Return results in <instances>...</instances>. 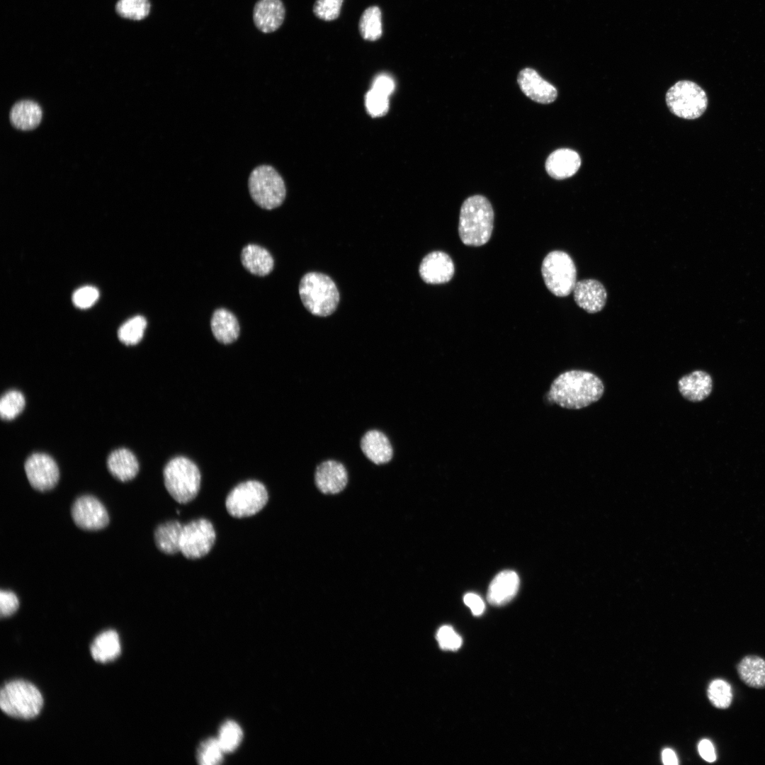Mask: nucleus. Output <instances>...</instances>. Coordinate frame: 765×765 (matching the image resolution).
<instances>
[{"label":"nucleus","instance_id":"nucleus-43","mask_svg":"<svg viewBox=\"0 0 765 765\" xmlns=\"http://www.w3.org/2000/svg\"><path fill=\"white\" fill-rule=\"evenodd\" d=\"M698 749L701 756L706 761L713 762L716 760L715 748L710 740H702L698 744Z\"/></svg>","mask_w":765,"mask_h":765},{"label":"nucleus","instance_id":"nucleus-32","mask_svg":"<svg viewBox=\"0 0 765 765\" xmlns=\"http://www.w3.org/2000/svg\"><path fill=\"white\" fill-rule=\"evenodd\" d=\"M149 0H118L115 11L123 18L140 21L146 18L150 11Z\"/></svg>","mask_w":765,"mask_h":765},{"label":"nucleus","instance_id":"nucleus-35","mask_svg":"<svg viewBox=\"0 0 765 765\" xmlns=\"http://www.w3.org/2000/svg\"><path fill=\"white\" fill-rule=\"evenodd\" d=\"M225 752L217 738L203 741L198 749V761L202 765H215L223 760Z\"/></svg>","mask_w":765,"mask_h":765},{"label":"nucleus","instance_id":"nucleus-13","mask_svg":"<svg viewBox=\"0 0 765 765\" xmlns=\"http://www.w3.org/2000/svg\"><path fill=\"white\" fill-rule=\"evenodd\" d=\"M455 267L450 256L441 251H434L426 255L419 265L421 279L429 284H441L451 280Z\"/></svg>","mask_w":765,"mask_h":765},{"label":"nucleus","instance_id":"nucleus-30","mask_svg":"<svg viewBox=\"0 0 765 765\" xmlns=\"http://www.w3.org/2000/svg\"><path fill=\"white\" fill-rule=\"evenodd\" d=\"M147 321L142 316H135L125 322L118 329L119 340L126 345H135L143 337Z\"/></svg>","mask_w":765,"mask_h":765},{"label":"nucleus","instance_id":"nucleus-29","mask_svg":"<svg viewBox=\"0 0 765 765\" xmlns=\"http://www.w3.org/2000/svg\"><path fill=\"white\" fill-rule=\"evenodd\" d=\"M358 30L361 37L366 40L375 41L381 37L382 30L381 11L379 7L372 6L363 11L359 20Z\"/></svg>","mask_w":765,"mask_h":765},{"label":"nucleus","instance_id":"nucleus-23","mask_svg":"<svg viewBox=\"0 0 765 765\" xmlns=\"http://www.w3.org/2000/svg\"><path fill=\"white\" fill-rule=\"evenodd\" d=\"M241 261L249 272L259 276L269 274L273 268V259L271 254L256 244H248L243 248Z\"/></svg>","mask_w":765,"mask_h":765},{"label":"nucleus","instance_id":"nucleus-16","mask_svg":"<svg viewBox=\"0 0 765 765\" xmlns=\"http://www.w3.org/2000/svg\"><path fill=\"white\" fill-rule=\"evenodd\" d=\"M573 293L577 305L589 313L601 311L606 302L607 293L604 286L594 279L577 282Z\"/></svg>","mask_w":765,"mask_h":765},{"label":"nucleus","instance_id":"nucleus-22","mask_svg":"<svg viewBox=\"0 0 765 765\" xmlns=\"http://www.w3.org/2000/svg\"><path fill=\"white\" fill-rule=\"evenodd\" d=\"M107 467L111 475L122 482L132 480L139 471L137 458L130 450L123 448L110 453Z\"/></svg>","mask_w":765,"mask_h":765},{"label":"nucleus","instance_id":"nucleus-37","mask_svg":"<svg viewBox=\"0 0 765 765\" xmlns=\"http://www.w3.org/2000/svg\"><path fill=\"white\" fill-rule=\"evenodd\" d=\"M366 106L373 117L382 116L389 108L388 96L371 89L366 96Z\"/></svg>","mask_w":765,"mask_h":765},{"label":"nucleus","instance_id":"nucleus-36","mask_svg":"<svg viewBox=\"0 0 765 765\" xmlns=\"http://www.w3.org/2000/svg\"><path fill=\"white\" fill-rule=\"evenodd\" d=\"M344 0H316L313 6V13L319 19L330 21L336 19L339 14Z\"/></svg>","mask_w":765,"mask_h":765},{"label":"nucleus","instance_id":"nucleus-44","mask_svg":"<svg viewBox=\"0 0 765 765\" xmlns=\"http://www.w3.org/2000/svg\"><path fill=\"white\" fill-rule=\"evenodd\" d=\"M662 761L667 765H676L678 764L677 757L673 750L665 749L662 752Z\"/></svg>","mask_w":765,"mask_h":765},{"label":"nucleus","instance_id":"nucleus-26","mask_svg":"<svg viewBox=\"0 0 765 765\" xmlns=\"http://www.w3.org/2000/svg\"><path fill=\"white\" fill-rule=\"evenodd\" d=\"M42 119V110L32 101L24 100L15 103L10 112L11 124L18 129L30 130L35 128Z\"/></svg>","mask_w":765,"mask_h":765},{"label":"nucleus","instance_id":"nucleus-10","mask_svg":"<svg viewBox=\"0 0 765 765\" xmlns=\"http://www.w3.org/2000/svg\"><path fill=\"white\" fill-rule=\"evenodd\" d=\"M215 538V531L209 520L203 518L193 520L183 525L181 552L188 559L201 558L210 551Z\"/></svg>","mask_w":765,"mask_h":765},{"label":"nucleus","instance_id":"nucleus-21","mask_svg":"<svg viewBox=\"0 0 765 765\" xmlns=\"http://www.w3.org/2000/svg\"><path fill=\"white\" fill-rule=\"evenodd\" d=\"M681 395L691 402H700L706 399L711 392L712 378L703 370H695L684 375L678 381Z\"/></svg>","mask_w":765,"mask_h":765},{"label":"nucleus","instance_id":"nucleus-18","mask_svg":"<svg viewBox=\"0 0 765 765\" xmlns=\"http://www.w3.org/2000/svg\"><path fill=\"white\" fill-rule=\"evenodd\" d=\"M581 165L579 154L570 149L562 148L552 152L545 162V169L553 178L562 180L574 175Z\"/></svg>","mask_w":765,"mask_h":765},{"label":"nucleus","instance_id":"nucleus-11","mask_svg":"<svg viewBox=\"0 0 765 765\" xmlns=\"http://www.w3.org/2000/svg\"><path fill=\"white\" fill-rule=\"evenodd\" d=\"M30 484L36 490L45 492L52 489L60 477L59 468L50 455L35 453L30 455L24 465Z\"/></svg>","mask_w":765,"mask_h":765},{"label":"nucleus","instance_id":"nucleus-38","mask_svg":"<svg viewBox=\"0 0 765 765\" xmlns=\"http://www.w3.org/2000/svg\"><path fill=\"white\" fill-rule=\"evenodd\" d=\"M436 640L440 647L444 650H458L462 645V638L449 625L441 627L436 633Z\"/></svg>","mask_w":765,"mask_h":765},{"label":"nucleus","instance_id":"nucleus-5","mask_svg":"<svg viewBox=\"0 0 765 765\" xmlns=\"http://www.w3.org/2000/svg\"><path fill=\"white\" fill-rule=\"evenodd\" d=\"M163 474L166 489L177 502L188 503L198 495L201 476L198 468L188 458L178 456L171 459Z\"/></svg>","mask_w":765,"mask_h":765},{"label":"nucleus","instance_id":"nucleus-42","mask_svg":"<svg viewBox=\"0 0 765 765\" xmlns=\"http://www.w3.org/2000/svg\"><path fill=\"white\" fill-rule=\"evenodd\" d=\"M464 603L470 609L474 616H480L484 611V603L477 594L468 593L464 596Z\"/></svg>","mask_w":765,"mask_h":765},{"label":"nucleus","instance_id":"nucleus-1","mask_svg":"<svg viewBox=\"0 0 765 765\" xmlns=\"http://www.w3.org/2000/svg\"><path fill=\"white\" fill-rule=\"evenodd\" d=\"M604 386L595 374L580 370L562 373L551 382L546 394L549 402L568 409H579L598 401Z\"/></svg>","mask_w":765,"mask_h":765},{"label":"nucleus","instance_id":"nucleus-9","mask_svg":"<svg viewBox=\"0 0 765 765\" xmlns=\"http://www.w3.org/2000/svg\"><path fill=\"white\" fill-rule=\"evenodd\" d=\"M268 500L266 487L259 481L248 480L230 491L225 500V506L230 515L241 518L259 512Z\"/></svg>","mask_w":765,"mask_h":765},{"label":"nucleus","instance_id":"nucleus-31","mask_svg":"<svg viewBox=\"0 0 765 765\" xmlns=\"http://www.w3.org/2000/svg\"><path fill=\"white\" fill-rule=\"evenodd\" d=\"M242 737L240 726L233 720H227L221 725L217 739L225 753H230L239 747Z\"/></svg>","mask_w":765,"mask_h":765},{"label":"nucleus","instance_id":"nucleus-2","mask_svg":"<svg viewBox=\"0 0 765 765\" xmlns=\"http://www.w3.org/2000/svg\"><path fill=\"white\" fill-rule=\"evenodd\" d=\"M494 225V210L484 196L475 195L465 199L460 211L458 234L467 246H480L490 239Z\"/></svg>","mask_w":765,"mask_h":765},{"label":"nucleus","instance_id":"nucleus-25","mask_svg":"<svg viewBox=\"0 0 765 765\" xmlns=\"http://www.w3.org/2000/svg\"><path fill=\"white\" fill-rule=\"evenodd\" d=\"M183 525L178 521L162 523L154 531V542L157 548L167 555L181 552V540Z\"/></svg>","mask_w":765,"mask_h":765},{"label":"nucleus","instance_id":"nucleus-20","mask_svg":"<svg viewBox=\"0 0 765 765\" xmlns=\"http://www.w3.org/2000/svg\"><path fill=\"white\" fill-rule=\"evenodd\" d=\"M361 448L364 455L377 465L387 463L392 458L393 450L390 440L378 430H370L364 434Z\"/></svg>","mask_w":765,"mask_h":765},{"label":"nucleus","instance_id":"nucleus-14","mask_svg":"<svg viewBox=\"0 0 765 765\" xmlns=\"http://www.w3.org/2000/svg\"><path fill=\"white\" fill-rule=\"evenodd\" d=\"M517 82L522 92L535 102L548 104L557 96L556 88L543 79L533 69L525 68L520 71Z\"/></svg>","mask_w":765,"mask_h":765},{"label":"nucleus","instance_id":"nucleus-17","mask_svg":"<svg viewBox=\"0 0 765 765\" xmlns=\"http://www.w3.org/2000/svg\"><path fill=\"white\" fill-rule=\"evenodd\" d=\"M285 14V7L280 0H259L254 7L253 20L260 31L269 33L281 26Z\"/></svg>","mask_w":765,"mask_h":765},{"label":"nucleus","instance_id":"nucleus-19","mask_svg":"<svg viewBox=\"0 0 765 765\" xmlns=\"http://www.w3.org/2000/svg\"><path fill=\"white\" fill-rule=\"evenodd\" d=\"M519 577L512 570H504L491 582L487 591V600L494 606H502L509 602L519 587Z\"/></svg>","mask_w":765,"mask_h":765},{"label":"nucleus","instance_id":"nucleus-12","mask_svg":"<svg viewBox=\"0 0 765 765\" xmlns=\"http://www.w3.org/2000/svg\"><path fill=\"white\" fill-rule=\"evenodd\" d=\"M71 514L74 523L84 530H100L109 522L108 514L103 504L91 495L77 498L72 506Z\"/></svg>","mask_w":765,"mask_h":765},{"label":"nucleus","instance_id":"nucleus-15","mask_svg":"<svg viewBox=\"0 0 765 765\" xmlns=\"http://www.w3.org/2000/svg\"><path fill=\"white\" fill-rule=\"evenodd\" d=\"M314 482L324 494H337L341 492L348 482V475L344 465L333 460L320 463L315 470Z\"/></svg>","mask_w":765,"mask_h":765},{"label":"nucleus","instance_id":"nucleus-40","mask_svg":"<svg viewBox=\"0 0 765 765\" xmlns=\"http://www.w3.org/2000/svg\"><path fill=\"white\" fill-rule=\"evenodd\" d=\"M19 605L16 595L11 591L1 590L0 592V613L1 617H8L13 614Z\"/></svg>","mask_w":765,"mask_h":765},{"label":"nucleus","instance_id":"nucleus-3","mask_svg":"<svg viewBox=\"0 0 765 765\" xmlns=\"http://www.w3.org/2000/svg\"><path fill=\"white\" fill-rule=\"evenodd\" d=\"M299 294L305 307L312 314L327 317L336 309L339 293L328 276L310 272L304 275L299 285Z\"/></svg>","mask_w":765,"mask_h":765},{"label":"nucleus","instance_id":"nucleus-4","mask_svg":"<svg viewBox=\"0 0 765 765\" xmlns=\"http://www.w3.org/2000/svg\"><path fill=\"white\" fill-rule=\"evenodd\" d=\"M43 698L35 686L23 680L6 683L1 690L0 707L6 715L20 719H32L40 712Z\"/></svg>","mask_w":765,"mask_h":765},{"label":"nucleus","instance_id":"nucleus-39","mask_svg":"<svg viewBox=\"0 0 765 765\" xmlns=\"http://www.w3.org/2000/svg\"><path fill=\"white\" fill-rule=\"evenodd\" d=\"M98 290L93 286H84L76 290L72 296L74 304L81 309L92 306L98 300Z\"/></svg>","mask_w":765,"mask_h":765},{"label":"nucleus","instance_id":"nucleus-24","mask_svg":"<svg viewBox=\"0 0 765 765\" xmlns=\"http://www.w3.org/2000/svg\"><path fill=\"white\" fill-rule=\"evenodd\" d=\"M210 326L213 336L222 344H231L239 336L238 321L232 312L225 309L221 308L214 312Z\"/></svg>","mask_w":765,"mask_h":765},{"label":"nucleus","instance_id":"nucleus-28","mask_svg":"<svg viewBox=\"0 0 765 765\" xmlns=\"http://www.w3.org/2000/svg\"><path fill=\"white\" fill-rule=\"evenodd\" d=\"M741 680L748 686L765 688V659L756 655L743 657L737 665Z\"/></svg>","mask_w":765,"mask_h":765},{"label":"nucleus","instance_id":"nucleus-33","mask_svg":"<svg viewBox=\"0 0 765 765\" xmlns=\"http://www.w3.org/2000/svg\"><path fill=\"white\" fill-rule=\"evenodd\" d=\"M708 698L717 708H727L732 701V691L728 682L722 679L712 681L707 690Z\"/></svg>","mask_w":765,"mask_h":765},{"label":"nucleus","instance_id":"nucleus-41","mask_svg":"<svg viewBox=\"0 0 765 765\" xmlns=\"http://www.w3.org/2000/svg\"><path fill=\"white\" fill-rule=\"evenodd\" d=\"M395 84L392 77L385 74H379L374 79L372 89L389 97L395 90Z\"/></svg>","mask_w":765,"mask_h":765},{"label":"nucleus","instance_id":"nucleus-6","mask_svg":"<svg viewBox=\"0 0 765 765\" xmlns=\"http://www.w3.org/2000/svg\"><path fill=\"white\" fill-rule=\"evenodd\" d=\"M248 185L251 198L264 209L278 208L285 200L286 189L284 181L271 166L256 167L250 174Z\"/></svg>","mask_w":765,"mask_h":765},{"label":"nucleus","instance_id":"nucleus-7","mask_svg":"<svg viewBox=\"0 0 765 765\" xmlns=\"http://www.w3.org/2000/svg\"><path fill=\"white\" fill-rule=\"evenodd\" d=\"M541 273L547 288L555 296L565 297L573 291L577 269L566 252L555 250L548 254L543 261Z\"/></svg>","mask_w":765,"mask_h":765},{"label":"nucleus","instance_id":"nucleus-8","mask_svg":"<svg viewBox=\"0 0 765 765\" xmlns=\"http://www.w3.org/2000/svg\"><path fill=\"white\" fill-rule=\"evenodd\" d=\"M666 103L673 114L691 120L704 113L708 106V98L705 91L697 84L681 80L667 91Z\"/></svg>","mask_w":765,"mask_h":765},{"label":"nucleus","instance_id":"nucleus-34","mask_svg":"<svg viewBox=\"0 0 765 765\" xmlns=\"http://www.w3.org/2000/svg\"><path fill=\"white\" fill-rule=\"evenodd\" d=\"M26 401L23 395L18 390L6 392L0 400V414L4 420L15 419L23 410Z\"/></svg>","mask_w":765,"mask_h":765},{"label":"nucleus","instance_id":"nucleus-27","mask_svg":"<svg viewBox=\"0 0 765 765\" xmlns=\"http://www.w3.org/2000/svg\"><path fill=\"white\" fill-rule=\"evenodd\" d=\"M120 652L118 634L113 630L99 634L91 645L92 657L101 663L115 659L120 654Z\"/></svg>","mask_w":765,"mask_h":765}]
</instances>
